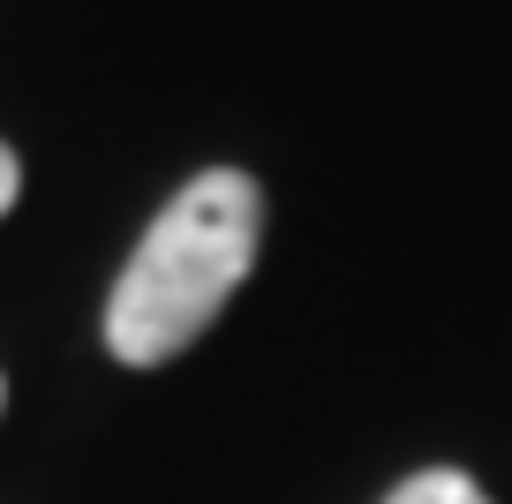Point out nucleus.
Listing matches in <instances>:
<instances>
[{
  "instance_id": "1",
  "label": "nucleus",
  "mask_w": 512,
  "mask_h": 504,
  "mask_svg": "<svg viewBox=\"0 0 512 504\" xmlns=\"http://www.w3.org/2000/svg\"><path fill=\"white\" fill-rule=\"evenodd\" d=\"M256 241H264V196H256V181L234 174V166L196 174L151 219V234L136 241L128 271L113 279V301H106L113 362L159 369L181 347H196L219 324V309L234 301V286L249 279Z\"/></svg>"
},
{
  "instance_id": "2",
  "label": "nucleus",
  "mask_w": 512,
  "mask_h": 504,
  "mask_svg": "<svg viewBox=\"0 0 512 504\" xmlns=\"http://www.w3.org/2000/svg\"><path fill=\"white\" fill-rule=\"evenodd\" d=\"M384 504H490V497H482L460 467H430V474H407Z\"/></svg>"
},
{
  "instance_id": "3",
  "label": "nucleus",
  "mask_w": 512,
  "mask_h": 504,
  "mask_svg": "<svg viewBox=\"0 0 512 504\" xmlns=\"http://www.w3.org/2000/svg\"><path fill=\"white\" fill-rule=\"evenodd\" d=\"M16 189H23V174H16V151H8V143H0V211L16 204Z\"/></svg>"
},
{
  "instance_id": "4",
  "label": "nucleus",
  "mask_w": 512,
  "mask_h": 504,
  "mask_svg": "<svg viewBox=\"0 0 512 504\" xmlns=\"http://www.w3.org/2000/svg\"><path fill=\"white\" fill-rule=\"evenodd\" d=\"M0 399H8V384H0Z\"/></svg>"
}]
</instances>
